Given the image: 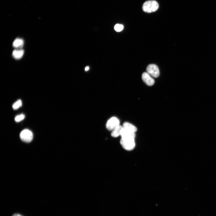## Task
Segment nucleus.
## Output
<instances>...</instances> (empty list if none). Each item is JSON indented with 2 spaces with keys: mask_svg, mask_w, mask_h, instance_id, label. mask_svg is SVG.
<instances>
[{
  "mask_svg": "<svg viewBox=\"0 0 216 216\" xmlns=\"http://www.w3.org/2000/svg\"><path fill=\"white\" fill-rule=\"evenodd\" d=\"M12 216H23L22 215L19 214H15L13 215Z\"/></svg>",
  "mask_w": 216,
  "mask_h": 216,
  "instance_id": "obj_14",
  "label": "nucleus"
},
{
  "mask_svg": "<svg viewBox=\"0 0 216 216\" xmlns=\"http://www.w3.org/2000/svg\"><path fill=\"white\" fill-rule=\"evenodd\" d=\"M136 134L121 137L120 143L126 150L130 151L133 149L136 146Z\"/></svg>",
  "mask_w": 216,
  "mask_h": 216,
  "instance_id": "obj_1",
  "label": "nucleus"
},
{
  "mask_svg": "<svg viewBox=\"0 0 216 216\" xmlns=\"http://www.w3.org/2000/svg\"><path fill=\"white\" fill-rule=\"evenodd\" d=\"M147 72L144 73L142 75L143 80L148 86H151L154 85L155 83L154 79Z\"/></svg>",
  "mask_w": 216,
  "mask_h": 216,
  "instance_id": "obj_6",
  "label": "nucleus"
},
{
  "mask_svg": "<svg viewBox=\"0 0 216 216\" xmlns=\"http://www.w3.org/2000/svg\"><path fill=\"white\" fill-rule=\"evenodd\" d=\"M120 125V121L116 117H113L107 121L106 127L108 130L112 131Z\"/></svg>",
  "mask_w": 216,
  "mask_h": 216,
  "instance_id": "obj_3",
  "label": "nucleus"
},
{
  "mask_svg": "<svg viewBox=\"0 0 216 216\" xmlns=\"http://www.w3.org/2000/svg\"><path fill=\"white\" fill-rule=\"evenodd\" d=\"M89 69V67H87L85 68V71H88Z\"/></svg>",
  "mask_w": 216,
  "mask_h": 216,
  "instance_id": "obj_15",
  "label": "nucleus"
},
{
  "mask_svg": "<svg viewBox=\"0 0 216 216\" xmlns=\"http://www.w3.org/2000/svg\"><path fill=\"white\" fill-rule=\"evenodd\" d=\"M20 138L24 142L29 143L33 139V134L32 132L27 129H24L20 133Z\"/></svg>",
  "mask_w": 216,
  "mask_h": 216,
  "instance_id": "obj_4",
  "label": "nucleus"
},
{
  "mask_svg": "<svg viewBox=\"0 0 216 216\" xmlns=\"http://www.w3.org/2000/svg\"><path fill=\"white\" fill-rule=\"evenodd\" d=\"M123 126L125 129L131 132L135 133L137 130L135 126L128 122H125Z\"/></svg>",
  "mask_w": 216,
  "mask_h": 216,
  "instance_id": "obj_8",
  "label": "nucleus"
},
{
  "mask_svg": "<svg viewBox=\"0 0 216 216\" xmlns=\"http://www.w3.org/2000/svg\"><path fill=\"white\" fill-rule=\"evenodd\" d=\"M22 105V101L21 100H19L13 104L12 108L14 110H17L21 107Z\"/></svg>",
  "mask_w": 216,
  "mask_h": 216,
  "instance_id": "obj_11",
  "label": "nucleus"
},
{
  "mask_svg": "<svg viewBox=\"0 0 216 216\" xmlns=\"http://www.w3.org/2000/svg\"><path fill=\"white\" fill-rule=\"evenodd\" d=\"M123 128V126H119L112 131L111 136L114 138H117L121 136V131Z\"/></svg>",
  "mask_w": 216,
  "mask_h": 216,
  "instance_id": "obj_10",
  "label": "nucleus"
},
{
  "mask_svg": "<svg viewBox=\"0 0 216 216\" xmlns=\"http://www.w3.org/2000/svg\"><path fill=\"white\" fill-rule=\"evenodd\" d=\"M25 118V115L23 114H21L17 116L15 118V121L17 122H19L23 120Z\"/></svg>",
  "mask_w": 216,
  "mask_h": 216,
  "instance_id": "obj_12",
  "label": "nucleus"
},
{
  "mask_svg": "<svg viewBox=\"0 0 216 216\" xmlns=\"http://www.w3.org/2000/svg\"><path fill=\"white\" fill-rule=\"evenodd\" d=\"M24 44V41L22 39H15L13 43V47L17 49H22Z\"/></svg>",
  "mask_w": 216,
  "mask_h": 216,
  "instance_id": "obj_9",
  "label": "nucleus"
},
{
  "mask_svg": "<svg viewBox=\"0 0 216 216\" xmlns=\"http://www.w3.org/2000/svg\"><path fill=\"white\" fill-rule=\"evenodd\" d=\"M146 71L149 75L155 78L158 77L160 75L159 68L155 64L149 65L146 68Z\"/></svg>",
  "mask_w": 216,
  "mask_h": 216,
  "instance_id": "obj_5",
  "label": "nucleus"
},
{
  "mask_svg": "<svg viewBox=\"0 0 216 216\" xmlns=\"http://www.w3.org/2000/svg\"><path fill=\"white\" fill-rule=\"evenodd\" d=\"M24 51L22 49H17L14 50L12 52L13 57L16 60L22 58L24 55Z\"/></svg>",
  "mask_w": 216,
  "mask_h": 216,
  "instance_id": "obj_7",
  "label": "nucleus"
},
{
  "mask_svg": "<svg viewBox=\"0 0 216 216\" xmlns=\"http://www.w3.org/2000/svg\"><path fill=\"white\" fill-rule=\"evenodd\" d=\"M159 7L158 3L155 1H149L145 2L142 6L143 10L145 12L151 13L156 11Z\"/></svg>",
  "mask_w": 216,
  "mask_h": 216,
  "instance_id": "obj_2",
  "label": "nucleus"
},
{
  "mask_svg": "<svg viewBox=\"0 0 216 216\" xmlns=\"http://www.w3.org/2000/svg\"><path fill=\"white\" fill-rule=\"evenodd\" d=\"M123 29V25L118 24H116L114 27L115 30L117 32H120L122 31Z\"/></svg>",
  "mask_w": 216,
  "mask_h": 216,
  "instance_id": "obj_13",
  "label": "nucleus"
}]
</instances>
